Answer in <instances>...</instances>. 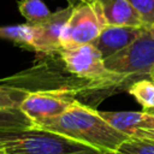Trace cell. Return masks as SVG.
Segmentation results:
<instances>
[{"instance_id": "obj_1", "label": "cell", "mask_w": 154, "mask_h": 154, "mask_svg": "<svg viewBox=\"0 0 154 154\" xmlns=\"http://www.w3.org/2000/svg\"><path fill=\"white\" fill-rule=\"evenodd\" d=\"M38 128L58 132L107 154L118 153L120 146L131 137L107 123L96 108L79 102H75L63 114Z\"/></svg>"}, {"instance_id": "obj_2", "label": "cell", "mask_w": 154, "mask_h": 154, "mask_svg": "<svg viewBox=\"0 0 154 154\" xmlns=\"http://www.w3.org/2000/svg\"><path fill=\"white\" fill-rule=\"evenodd\" d=\"M4 154H107L70 137L41 128L0 131Z\"/></svg>"}, {"instance_id": "obj_3", "label": "cell", "mask_w": 154, "mask_h": 154, "mask_svg": "<svg viewBox=\"0 0 154 154\" xmlns=\"http://www.w3.org/2000/svg\"><path fill=\"white\" fill-rule=\"evenodd\" d=\"M103 63L107 70L126 77L131 83L150 78L154 69V30L146 28L135 41Z\"/></svg>"}, {"instance_id": "obj_4", "label": "cell", "mask_w": 154, "mask_h": 154, "mask_svg": "<svg viewBox=\"0 0 154 154\" xmlns=\"http://www.w3.org/2000/svg\"><path fill=\"white\" fill-rule=\"evenodd\" d=\"M76 101L66 90H37L30 91L19 108L38 128L43 123L54 119L67 111Z\"/></svg>"}, {"instance_id": "obj_5", "label": "cell", "mask_w": 154, "mask_h": 154, "mask_svg": "<svg viewBox=\"0 0 154 154\" xmlns=\"http://www.w3.org/2000/svg\"><path fill=\"white\" fill-rule=\"evenodd\" d=\"M102 30V25L90 1H83L73 6L72 13L63 30L61 48H73L93 43Z\"/></svg>"}, {"instance_id": "obj_6", "label": "cell", "mask_w": 154, "mask_h": 154, "mask_svg": "<svg viewBox=\"0 0 154 154\" xmlns=\"http://www.w3.org/2000/svg\"><path fill=\"white\" fill-rule=\"evenodd\" d=\"M73 6L67 5L31 25V51L37 54H47L61 48L63 30L72 13Z\"/></svg>"}, {"instance_id": "obj_7", "label": "cell", "mask_w": 154, "mask_h": 154, "mask_svg": "<svg viewBox=\"0 0 154 154\" xmlns=\"http://www.w3.org/2000/svg\"><path fill=\"white\" fill-rule=\"evenodd\" d=\"M90 2L102 28L106 25L143 26L138 13L128 0H91Z\"/></svg>"}, {"instance_id": "obj_8", "label": "cell", "mask_w": 154, "mask_h": 154, "mask_svg": "<svg viewBox=\"0 0 154 154\" xmlns=\"http://www.w3.org/2000/svg\"><path fill=\"white\" fill-rule=\"evenodd\" d=\"M144 29V26L106 25L91 45L100 52L105 60L129 46L143 32Z\"/></svg>"}, {"instance_id": "obj_9", "label": "cell", "mask_w": 154, "mask_h": 154, "mask_svg": "<svg viewBox=\"0 0 154 154\" xmlns=\"http://www.w3.org/2000/svg\"><path fill=\"white\" fill-rule=\"evenodd\" d=\"M100 116L109 123L117 130L132 136L137 130H152L154 129V114L147 113L144 111L132 112V111H99Z\"/></svg>"}, {"instance_id": "obj_10", "label": "cell", "mask_w": 154, "mask_h": 154, "mask_svg": "<svg viewBox=\"0 0 154 154\" xmlns=\"http://www.w3.org/2000/svg\"><path fill=\"white\" fill-rule=\"evenodd\" d=\"M0 38L11 41L23 49L31 51V25L25 23L0 26Z\"/></svg>"}, {"instance_id": "obj_11", "label": "cell", "mask_w": 154, "mask_h": 154, "mask_svg": "<svg viewBox=\"0 0 154 154\" xmlns=\"http://www.w3.org/2000/svg\"><path fill=\"white\" fill-rule=\"evenodd\" d=\"M34 123L20 111V108L0 109V131H14L32 128Z\"/></svg>"}, {"instance_id": "obj_12", "label": "cell", "mask_w": 154, "mask_h": 154, "mask_svg": "<svg viewBox=\"0 0 154 154\" xmlns=\"http://www.w3.org/2000/svg\"><path fill=\"white\" fill-rule=\"evenodd\" d=\"M128 93L143 107V111L154 108V82L150 78L140 79L132 83Z\"/></svg>"}, {"instance_id": "obj_13", "label": "cell", "mask_w": 154, "mask_h": 154, "mask_svg": "<svg viewBox=\"0 0 154 154\" xmlns=\"http://www.w3.org/2000/svg\"><path fill=\"white\" fill-rule=\"evenodd\" d=\"M17 6L28 24L37 23L51 14V11L42 0H19Z\"/></svg>"}, {"instance_id": "obj_14", "label": "cell", "mask_w": 154, "mask_h": 154, "mask_svg": "<svg viewBox=\"0 0 154 154\" xmlns=\"http://www.w3.org/2000/svg\"><path fill=\"white\" fill-rule=\"evenodd\" d=\"M29 93L30 91L22 88L0 84V109L19 108L20 103L28 96Z\"/></svg>"}, {"instance_id": "obj_15", "label": "cell", "mask_w": 154, "mask_h": 154, "mask_svg": "<svg viewBox=\"0 0 154 154\" xmlns=\"http://www.w3.org/2000/svg\"><path fill=\"white\" fill-rule=\"evenodd\" d=\"M119 153H123V154H154V140L131 136L128 141H125L120 146Z\"/></svg>"}, {"instance_id": "obj_16", "label": "cell", "mask_w": 154, "mask_h": 154, "mask_svg": "<svg viewBox=\"0 0 154 154\" xmlns=\"http://www.w3.org/2000/svg\"><path fill=\"white\" fill-rule=\"evenodd\" d=\"M138 13L144 28L154 25V0H128Z\"/></svg>"}, {"instance_id": "obj_17", "label": "cell", "mask_w": 154, "mask_h": 154, "mask_svg": "<svg viewBox=\"0 0 154 154\" xmlns=\"http://www.w3.org/2000/svg\"><path fill=\"white\" fill-rule=\"evenodd\" d=\"M134 137H141V138H149V140H154V129L152 130H137L134 135Z\"/></svg>"}, {"instance_id": "obj_18", "label": "cell", "mask_w": 154, "mask_h": 154, "mask_svg": "<svg viewBox=\"0 0 154 154\" xmlns=\"http://www.w3.org/2000/svg\"><path fill=\"white\" fill-rule=\"evenodd\" d=\"M66 1L69 2V5L75 6V5H77V4H79V2H83V1H91V0H66Z\"/></svg>"}, {"instance_id": "obj_19", "label": "cell", "mask_w": 154, "mask_h": 154, "mask_svg": "<svg viewBox=\"0 0 154 154\" xmlns=\"http://www.w3.org/2000/svg\"><path fill=\"white\" fill-rule=\"evenodd\" d=\"M144 112H147V113H150V114H154V108H150V109H147V111H144Z\"/></svg>"}, {"instance_id": "obj_20", "label": "cell", "mask_w": 154, "mask_h": 154, "mask_svg": "<svg viewBox=\"0 0 154 154\" xmlns=\"http://www.w3.org/2000/svg\"><path fill=\"white\" fill-rule=\"evenodd\" d=\"M150 79L154 82V69H153V71H152V73H150Z\"/></svg>"}, {"instance_id": "obj_21", "label": "cell", "mask_w": 154, "mask_h": 154, "mask_svg": "<svg viewBox=\"0 0 154 154\" xmlns=\"http://www.w3.org/2000/svg\"><path fill=\"white\" fill-rule=\"evenodd\" d=\"M114 154H123V153H119V152H118V153H114Z\"/></svg>"}, {"instance_id": "obj_22", "label": "cell", "mask_w": 154, "mask_h": 154, "mask_svg": "<svg viewBox=\"0 0 154 154\" xmlns=\"http://www.w3.org/2000/svg\"><path fill=\"white\" fill-rule=\"evenodd\" d=\"M0 154H4V153H2V150H1V149H0Z\"/></svg>"}, {"instance_id": "obj_23", "label": "cell", "mask_w": 154, "mask_h": 154, "mask_svg": "<svg viewBox=\"0 0 154 154\" xmlns=\"http://www.w3.org/2000/svg\"><path fill=\"white\" fill-rule=\"evenodd\" d=\"M153 29H154V25H153Z\"/></svg>"}, {"instance_id": "obj_24", "label": "cell", "mask_w": 154, "mask_h": 154, "mask_svg": "<svg viewBox=\"0 0 154 154\" xmlns=\"http://www.w3.org/2000/svg\"><path fill=\"white\" fill-rule=\"evenodd\" d=\"M152 29H153V28H152ZM153 30H154V29H153Z\"/></svg>"}]
</instances>
